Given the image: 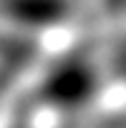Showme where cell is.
<instances>
[{
  "mask_svg": "<svg viewBox=\"0 0 126 128\" xmlns=\"http://www.w3.org/2000/svg\"><path fill=\"white\" fill-rule=\"evenodd\" d=\"M96 86H98L96 70L88 66V60L71 58L48 70L40 86V96L55 108L76 110L93 98Z\"/></svg>",
  "mask_w": 126,
  "mask_h": 128,
  "instance_id": "6da1fadb",
  "label": "cell"
},
{
  "mask_svg": "<svg viewBox=\"0 0 126 128\" xmlns=\"http://www.w3.org/2000/svg\"><path fill=\"white\" fill-rule=\"evenodd\" d=\"M0 13L23 28H50L68 18L71 0H0Z\"/></svg>",
  "mask_w": 126,
  "mask_h": 128,
  "instance_id": "7a4b0ae2",
  "label": "cell"
},
{
  "mask_svg": "<svg viewBox=\"0 0 126 128\" xmlns=\"http://www.w3.org/2000/svg\"><path fill=\"white\" fill-rule=\"evenodd\" d=\"M108 3V8H113V10H126V0H106Z\"/></svg>",
  "mask_w": 126,
  "mask_h": 128,
  "instance_id": "3957f363",
  "label": "cell"
},
{
  "mask_svg": "<svg viewBox=\"0 0 126 128\" xmlns=\"http://www.w3.org/2000/svg\"><path fill=\"white\" fill-rule=\"evenodd\" d=\"M0 90H3V78H0Z\"/></svg>",
  "mask_w": 126,
  "mask_h": 128,
  "instance_id": "277c9868",
  "label": "cell"
}]
</instances>
